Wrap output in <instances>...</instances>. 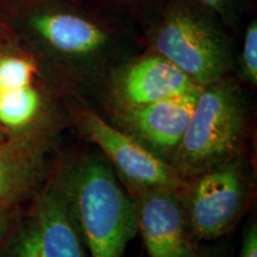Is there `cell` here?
Here are the masks:
<instances>
[{
  "label": "cell",
  "mask_w": 257,
  "mask_h": 257,
  "mask_svg": "<svg viewBox=\"0 0 257 257\" xmlns=\"http://www.w3.org/2000/svg\"><path fill=\"white\" fill-rule=\"evenodd\" d=\"M61 175L89 257H123L138 233L137 212L108 161L86 155Z\"/></svg>",
  "instance_id": "cell-1"
},
{
  "label": "cell",
  "mask_w": 257,
  "mask_h": 257,
  "mask_svg": "<svg viewBox=\"0 0 257 257\" xmlns=\"http://www.w3.org/2000/svg\"><path fill=\"white\" fill-rule=\"evenodd\" d=\"M245 127L246 110L238 89L223 79L202 86L169 163L185 180L223 165L240 155Z\"/></svg>",
  "instance_id": "cell-2"
},
{
  "label": "cell",
  "mask_w": 257,
  "mask_h": 257,
  "mask_svg": "<svg viewBox=\"0 0 257 257\" xmlns=\"http://www.w3.org/2000/svg\"><path fill=\"white\" fill-rule=\"evenodd\" d=\"M250 186L240 155L186 179L179 197L197 242L218 240L232 232L245 212Z\"/></svg>",
  "instance_id": "cell-3"
},
{
  "label": "cell",
  "mask_w": 257,
  "mask_h": 257,
  "mask_svg": "<svg viewBox=\"0 0 257 257\" xmlns=\"http://www.w3.org/2000/svg\"><path fill=\"white\" fill-rule=\"evenodd\" d=\"M5 257H89L62 175L44 188L18 224Z\"/></svg>",
  "instance_id": "cell-4"
},
{
  "label": "cell",
  "mask_w": 257,
  "mask_h": 257,
  "mask_svg": "<svg viewBox=\"0 0 257 257\" xmlns=\"http://www.w3.org/2000/svg\"><path fill=\"white\" fill-rule=\"evenodd\" d=\"M154 48L200 87L223 78L229 64L223 38L211 24L187 10L173 12L161 24Z\"/></svg>",
  "instance_id": "cell-5"
},
{
  "label": "cell",
  "mask_w": 257,
  "mask_h": 257,
  "mask_svg": "<svg viewBox=\"0 0 257 257\" xmlns=\"http://www.w3.org/2000/svg\"><path fill=\"white\" fill-rule=\"evenodd\" d=\"M81 128L99 147L131 194L149 189L180 192L184 187L186 180L168 161L124 130L112 126L94 112L86 111L81 114Z\"/></svg>",
  "instance_id": "cell-6"
},
{
  "label": "cell",
  "mask_w": 257,
  "mask_h": 257,
  "mask_svg": "<svg viewBox=\"0 0 257 257\" xmlns=\"http://www.w3.org/2000/svg\"><path fill=\"white\" fill-rule=\"evenodd\" d=\"M138 232L149 257H198L179 192L149 189L134 193Z\"/></svg>",
  "instance_id": "cell-7"
},
{
  "label": "cell",
  "mask_w": 257,
  "mask_h": 257,
  "mask_svg": "<svg viewBox=\"0 0 257 257\" xmlns=\"http://www.w3.org/2000/svg\"><path fill=\"white\" fill-rule=\"evenodd\" d=\"M200 88L152 104L125 108L121 112L123 130L169 162L191 119Z\"/></svg>",
  "instance_id": "cell-8"
},
{
  "label": "cell",
  "mask_w": 257,
  "mask_h": 257,
  "mask_svg": "<svg viewBox=\"0 0 257 257\" xmlns=\"http://www.w3.org/2000/svg\"><path fill=\"white\" fill-rule=\"evenodd\" d=\"M198 88L200 86L159 54L131 63L115 81V94L123 110L186 94Z\"/></svg>",
  "instance_id": "cell-9"
},
{
  "label": "cell",
  "mask_w": 257,
  "mask_h": 257,
  "mask_svg": "<svg viewBox=\"0 0 257 257\" xmlns=\"http://www.w3.org/2000/svg\"><path fill=\"white\" fill-rule=\"evenodd\" d=\"M31 24L54 50L67 56L94 55L107 42V35L101 28L75 15H38L31 19Z\"/></svg>",
  "instance_id": "cell-10"
},
{
  "label": "cell",
  "mask_w": 257,
  "mask_h": 257,
  "mask_svg": "<svg viewBox=\"0 0 257 257\" xmlns=\"http://www.w3.org/2000/svg\"><path fill=\"white\" fill-rule=\"evenodd\" d=\"M42 157L40 144L30 137L0 141V205H11L35 185Z\"/></svg>",
  "instance_id": "cell-11"
},
{
  "label": "cell",
  "mask_w": 257,
  "mask_h": 257,
  "mask_svg": "<svg viewBox=\"0 0 257 257\" xmlns=\"http://www.w3.org/2000/svg\"><path fill=\"white\" fill-rule=\"evenodd\" d=\"M42 96L32 85L0 91V127L21 133L36 123L42 111Z\"/></svg>",
  "instance_id": "cell-12"
},
{
  "label": "cell",
  "mask_w": 257,
  "mask_h": 257,
  "mask_svg": "<svg viewBox=\"0 0 257 257\" xmlns=\"http://www.w3.org/2000/svg\"><path fill=\"white\" fill-rule=\"evenodd\" d=\"M36 66L18 55H0V91L25 87L34 83Z\"/></svg>",
  "instance_id": "cell-13"
},
{
  "label": "cell",
  "mask_w": 257,
  "mask_h": 257,
  "mask_svg": "<svg viewBox=\"0 0 257 257\" xmlns=\"http://www.w3.org/2000/svg\"><path fill=\"white\" fill-rule=\"evenodd\" d=\"M242 66L245 78L251 85L257 83V23L252 21L245 32L242 54Z\"/></svg>",
  "instance_id": "cell-14"
},
{
  "label": "cell",
  "mask_w": 257,
  "mask_h": 257,
  "mask_svg": "<svg viewBox=\"0 0 257 257\" xmlns=\"http://www.w3.org/2000/svg\"><path fill=\"white\" fill-rule=\"evenodd\" d=\"M239 257H257V224L250 220L242 237Z\"/></svg>",
  "instance_id": "cell-15"
},
{
  "label": "cell",
  "mask_w": 257,
  "mask_h": 257,
  "mask_svg": "<svg viewBox=\"0 0 257 257\" xmlns=\"http://www.w3.org/2000/svg\"><path fill=\"white\" fill-rule=\"evenodd\" d=\"M10 205H0V243L9 227Z\"/></svg>",
  "instance_id": "cell-16"
},
{
  "label": "cell",
  "mask_w": 257,
  "mask_h": 257,
  "mask_svg": "<svg viewBox=\"0 0 257 257\" xmlns=\"http://www.w3.org/2000/svg\"><path fill=\"white\" fill-rule=\"evenodd\" d=\"M199 2H201L207 8L224 15L225 11H226V6L229 0H199Z\"/></svg>",
  "instance_id": "cell-17"
},
{
  "label": "cell",
  "mask_w": 257,
  "mask_h": 257,
  "mask_svg": "<svg viewBox=\"0 0 257 257\" xmlns=\"http://www.w3.org/2000/svg\"><path fill=\"white\" fill-rule=\"evenodd\" d=\"M198 257H220V255H218V253H214V251H211V252H199Z\"/></svg>",
  "instance_id": "cell-18"
},
{
  "label": "cell",
  "mask_w": 257,
  "mask_h": 257,
  "mask_svg": "<svg viewBox=\"0 0 257 257\" xmlns=\"http://www.w3.org/2000/svg\"><path fill=\"white\" fill-rule=\"evenodd\" d=\"M5 133H4V130H3V128L2 127H0V141H4V140H6V138H8V137H6L5 136Z\"/></svg>",
  "instance_id": "cell-19"
}]
</instances>
